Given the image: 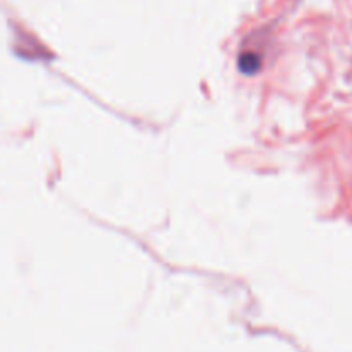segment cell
<instances>
[{"label":"cell","mask_w":352,"mask_h":352,"mask_svg":"<svg viewBox=\"0 0 352 352\" xmlns=\"http://www.w3.org/2000/svg\"><path fill=\"white\" fill-rule=\"evenodd\" d=\"M258 66L260 59L256 55H251V53H248V55H244L241 59V69L246 71V73H255L258 69Z\"/></svg>","instance_id":"cell-1"}]
</instances>
